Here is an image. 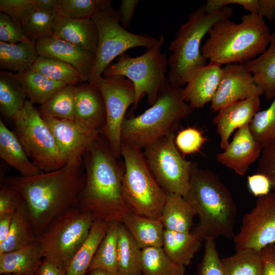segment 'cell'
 <instances>
[{
  "label": "cell",
  "instance_id": "obj_1",
  "mask_svg": "<svg viewBox=\"0 0 275 275\" xmlns=\"http://www.w3.org/2000/svg\"><path fill=\"white\" fill-rule=\"evenodd\" d=\"M85 179L80 157L54 171L29 177L9 176L4 184L21 196L38 237L55 218L77 206Z\"/></svg>",
  "mask_w": 275,
  "mask_h": 275
},
{
  "label": "cell",
  "instance_id": "obj_2",
  "mask_svg": "<svg viewBox=\"0 0 275 275\" xmlns=\"http://www.w3.org/2000/svg\"><path fill=\"white\" fill-rule=\"evenodd\" d=\"M82 158L86 179L77 207L95 220L122 223L124 216L132 212L122 193L124 162L114 155L100 134Z\"/></svg>",
  "mask_w": 275,
  "mask_h": 275
},
{
  "label": "cell",
  "instance_id": "obj_3",
  "mask_svg": "<svg viewBox=\"0 0 275 275\" xmlns=\"http://www.w3.org/2000/svg\"><path fill=\"white\" fill-rule=\"evenodd\" d=\"M184 198L199 218L191 232L202 241L234 237L237 206L228 188L213 171L193 162L189 188Z\"/></svg>",
  "mask_w": 275,
  "mask_h": 275
},
{
  "label": "cell",
  "instance_id": "obj_4",
  "mask_svg": "<svg viewBox=\"0 0 275 275\" xmlns=\"http://www.w3.org/2000/svg\"><path fill=\"white\" fill-rule=\"evenodd\" d=\"M209 37L201 46L202 55L222 66L241 64L262 53L271 37L269 29L261 16L243 15L240 23L222 19L210 29Z\"/></svg>",
  "mask_w": 275,
  "mask_h": 275
},
{
  "label": "cell",
  "instance_id": "obj_5",
  "mask_svg": "<svg viewBox=\"0 0 275 275\" xmlns=\"http://www.w3.org/2000/svg\"><path fill=\"white\" fill-rule=\"evenodd\" d=\"M182 90L168 80L154 104L140 115L125 118L121 128V143L143 150L174 133L180 122L192 112L193 108L183 99Z\"/></svg>",
  "mask_w": 275,
  "mask_h": 275
},
{
  "label": "cell",
  "instance_id": "obj_6",
  "mask_svg": "<svg viewBox=\"0 0 275 275\" xmlns=\"http://www.w3.org/2000/svg\"><path fill=\"white\" fill-rule=\"evenodd\" d=\"M232 14L229 6L207 13L205 4L189 14L169 46L172 53L168 58L167 79L171 84L182 87L196 70L207 65V60L201 53L202 39L215 23L230 19Z\"/></svg>",
  "mask_w": 275,
  "mask_h": 275
},
{
  "label": "cell",
  "instance_id": "obj_7",
  "mask_svg": "<svg viewBox=\"0 0 275 275\" xmlns=\"http://www.w3.org/2000/svg\"><path fill=\"white\" fill-rule=\"evenodd\" d=\"M164 42V36L161 34L156 44L147 49L144 53L131 57L124 53L103 71V76H122L132 82L135 91L132 112L137 108L145 95L147 97L148 104L152 105L166 87L168 58L161 52Z\"/></svg>",
  "mask_w": 275,
  "mask_h": 275
},
{
  "label": "cell",
  "instance_id": "obj_8",
  "mask_svg": "<svg viewBox=\"0 0 275 275\" xmlns=\"http://www.w3.org/2000/svg\"><path fill=\"white\" fill-rule=\"evenodd\" d=\"M121 156L124 164L122 193L126 203L135 214L159 219L167 193L151 173L143 150L122 143Z\"/></svg>",
  "mask_w": 275,
  "mask_h": 275
},
{
  "label": "cell",
  "instance_id": "obj_9",
  "mask_svg": "<svg viewBox=\"0 0 275 275\" xmlns=\"http://www.w3.org/2000/svg\"><path fill=\"white\" fill-rule=\"evenodd\" d=\"M94 220L77 206L55 218L37 237L43 259L66 270Z\"/></svg>",
  "mask_w": 275,
  "mask_h": 275
},
{
  "label": "cell",
  "instance_id": "obj_10",
  "mask_svg": "<svg viewBox=\"0 0 275 275\" xmlns=\"http://www.w3.org/2000/svg\"><path fill=\"white\" fill-rule=\"evenodd\" d=\"M12 121L28 155L41 172L58 170L67 164L50 129L32 102L27 99Z\"/></svg>",
  "mask_w": 275,
  "mask_h": 275
},
{
  "label": "cell",
  "instance_id": "obj_11",
  "mask_svg": "<svg viewBox=\"0 0 275 275\" xmlns=\"http://www.w3.org/2000/svg\"><path fill=\"white\" fill-rule=\"evenodd\" d=\"M98 33V43L89 82H93L116 57L130 48L152 47L158 38L145 33L134 34L120 24L118 12L112 6L99 9L92 17Z\"/></svg>",
  "mask_w": 275,
  "mask_h": 275
},
{
  "label": "cell",
  "instance_id": "obj_12",
  "mask_svg": "<svg viewBox=\"0 0 275 275\" xmlns=\"http://www.w3.org/2000/svg\"><path fill=\"white\" fill-rule=\"evenodd\" d=\"M175 135H166L143 152L155 179L166 193L184 197L189 185L193 162L185 159L175 143Z\"/></svg>",
  "mask_w": 275,
  "mask_h": 275
},
{
  "label": "cell",
  "instance_id": "obj_13",
  "mask_svg": "<svg viewBox=\"0 0 275 275\" xmlns=\"http://www.w3.org/2000/svg\"><path fill=\"white\" fill-rule=\"evenodd\" d=\"M92 83L101 92L105 105L106 121L100 134L106 140L114 155L120 158L121 128L126 111L134 102L133 85L124 76L103 75Z\"/></svg>",
  "mask_w": 275,
  "mask_h": 275
},
{
  "label": "cell",
  "instance_id": "obj_14",
  "mask_svg": "<svg viewBox=\"0 0 275 275\" xmlns=\"http://www.w3.org/2000/svg\"><path fill=\"white\" fill-rule=\"evenodd\" d=\"M233 238L235 251L252 249L260 252L275 244V192L258 198L254 207L243 215Z\"/></svg>",
  "mask_w": 275,
  "mask_h": 275
},
{
  "label": "cell",
  "instance_id": "obj_15",
  "mask_svg": "<svg viewBox=\"0 0 275 275\" xmlns=\"http://www.w3.org/2000/svg\"><path fill=\"white\" fill-rule=\"evenodd\" d=\"M263 95L252 74L242 64H230L222 67L218 89L211 102L210 109L218 112L234 102Z\"/></svg>",
  "mask_w": 275,
  "mask_h": 275
},
{
  "label": "cell",
  "instance_id": "obj_16",
  "mask_svg": "<svg viewBox=\"0 0 275 275\" xmlns=\"http://www.w3.org/2000/svg\"><path fill=\"white\" fill-rule=\"evenodd\" d=\"M67 162L82 157L89 146L100 133L87 128L74 120L42 116Z\"/></svg>",
  "mask_w": 275,
  "mask_h": 275
},
{
  "label": "cell",
  "instance_id": "obj_17",
  "mask_svg": "<svg viewBox=\"0 0 275 275\" xmlns=\"http://www.w3.org/2000/svg\"><path fill=\"white\" fill-rule=\"evenodd\" d=\"M262 149L248 124L237 130L226 148L216 155V160L236 174L244 176L250 165L260 158Z\"/></svg>",
  "mask_w": 275,
  "mask_h": 275
},
{
  "label": "cell",
  "instance_id": "obj_18",
  "mask_svg": "<svg viewBox=\"0 0 275 275\" xmlns=\"http://www.w3.org/2000/svg\"><path fill=\"white\" fill-rule=\"evenodd\" d=\"M36 46L39 56L54 58L70 64L80 72L82 82L89 81L94 53L56 35L37 40Z\"/></svg>",
  "mask_w": 275,
  "mask_h": 275
},
{
  "label": "cell",
  "instance_id": "obj_19",
  "mask_svg": "<svg viewBox=\"0 0 275 275\" xmlns=\"http://www.w3.org/2000/svg\"><path fill=\"white\" fill-rule=\"evenodd\" d=\"M260 106V96H254L229 104L217 112L212 122L216 126L222 149L226 148L235 129L250 124Z\"/></svg>",
  "mask_w": 275,
  "mask_h": 275
},
{
  "label": "cell",
  "instance_id": "obj_20",
  "mask_svg": "<svg viewBox=\"0 0 275 275\" xmlns=\"http://www.w3.org/2000/svg\"><path fill=\"white\" fill-rule=\"evenodd\" d=\"M74 120L99 133L106 121L104 100L98 87L85 82L75 85Z\"/></svg>",
  "mask_w": 275,
  "mask_h": 275
},
{
  "label": "cell",
  "instance_id": "obj_21",
  "mask_svg": "<svg viewBox=\"0 0 275 275\" xmlns=\"http://www.w3.org/2000/svg\"><path fill=\"white\" fill-rule=\"evenodd\" d=\"M222 75V67L217 63L209 62L196 70L183 88L182 95L185 102L193 108H203L211 102L219 85Z\"/></svg>",
  "mask_w": 275,
  "mask_h": 275
},
{
  "label": "cell",
  "instance_id": "obj_22",
  "mask_svg": "<svg viewBox=\"0 0 275 275\" xmlns=\"http://www.w3.org/2000/svg\"><path fill=\"white\" fill-rule=\"evenodd\" d=\"M54 35L95 54L98 43L97 26L92 19H69L57 17Z\"/></svg>",
  "mask_w": 275,
  "mask_h": 275
},
{
  "label": "cell",
  "instance_id": "obj_23",
  "mask_svg": "<svg viewBox=\"0 0 275 275\" xmlns=\"http://www.w3.org/2000/svg\"><path fill=\"white\" fill-rule=\"evenodd\" d=\"M0 157L17 170L20 176L29 177L42 172L29 158L17 135L0 120Z\"/></svg>",
  "mask_w": 275,
  "mask_h": 275
},
{
  "label": "cell",
  "instance_id": "obj_24",
  "mask_svg": "<svg viewBox=\"0 0 275 275\" xmlns=\"http://www.w3.org/2000/svg\"><path fill=\"white\" fill-rule=\"evenodd\" d=\"M241 64L252 74L254 81L265 97L272 99L275 93V32L262 53Z\"/></svg>",
  "mask_w": 275,
  "mask_h": 275
},
{
  "label": "cell",
  "instance_id": "obj_25",
  "mask_svg": "<svg viewBox=\"0 0 275 275\" xmlns=\"http://www.w3.org/2000/svg\"><path fill=\"white\" fill-rule=\"evenodd\" d=\"M43 258L37 242L0 254V273L36 274Z\"/></svg>",
  "mask_w": 275,
  "mask_h": 275
},
{
  "label": "cell",
  "instance_id": "obj_26",
  "mask_svg": "<svg viewBox=\"0 0 275 275\" xmlns=\"http://www.w3.org/2000/svg\"><path fill=\"white\" fill-rule=\"evenodd\" d=\"M122 223L142 250L162 247L164 228L160 219L130 212L124 216Z\"/></svg>",
  "mask_w": 275,
  "mask_h": 275
},
{
  "label": "cell",
  "instance_id": "obj_27",
  "mask_svg": "<svg viewBox=\"0 0 275 275\" xmlns=\"http://www.w3.org/2000/svg\"><path fill=\"white\" fill-rule=\"evenodd\" d=\"M203 241L190 232L164 229L162 248L167 255L178 265H188Z\"/></svg>",
  "mask_w": 275,
  "mask_h": 275
},
{
  "label": "cell",
  "instance_id": "obj_28",
  "mask_svg": "<svg viewBox=\"0 0 275 275\" xmlns=\"http://www.w3.org/2000/svg\"><path fill=\"white\" fill-rule=\"evenodd\" d=\"M196 214L184 198L167 193L166 202L160 217L164 229L181 232H190Z\"/></svg>",
  "mask_w": 275,
  "mask_h": 275
},
{
  "label": "cell",
  "instance_id": "obj_29",
  "mask_svg": "<svg viewBox=\"0 0 275 275\" xmlns=\"http://www.w3.org/2000/svg\"><path fill=\"white\" fill-rule=\"evenodd\" d=\"M109 223L94 220L90 232L66 269V275H86Z\"/></svg>",
  "mask_w": 275,
  "mask_h": 275
},
{
  "label": "cell",
  "instance_id": "obj_30",
  "mask_svg": "<svg viewBox=\"0 0 275 275\" xmlns=\"http://www.w3.org/2000/svg\"><path fill=\"white\" fill-rule=\"evenodd\" d=\"M38 56L35 41L29 40L15 44L0 41L2 70L22 72L30 68Z\"/></svg>",
  "mask_w": 275,
  "mask_h": 275
},
{
  "label": "cell",
  "instance_id": "obj_31",
  "mask_svg": "<svg viewBox=\"0 0 275 275\" xmlns=\"http://www.w3.org/2000/svg\"><path fill=\"white\" fill-rule=\"evenodd\" d=\"M28 99L41 105L67 85L54 81L32 68L14 74Z\"/></svg>",
  "mask_w": 275,
  "mask_h": 275
},
{
  "label": "cell",
  "instance_id": "obj_32",
  "mask_svg": "<svg viewBox=\"0 0 275 275\" xmlns=\"http://www.w3.org/2000/svg\"><path fill=\"white\" fill-rule=\"evenodd\" d=\"M37 240V236L23 201L13 215L8 235L0 243V254L19 249Z\"/></svg>",
  "mask_w": 275,
  "mask_h": 275
},
{
  "label": "cell",
  "instance_id": "obj_33",
  "mask_svg": "<svg viewBox=\"0 0 275 275\" xmlns=\"http://www.w3.org/2000/svg\"><path fill=\"white\" fill-rule=\"evenodd\" d=\"M26 94L14 74L0 72V110L7 119L13 120L23 108Z\"/></svg>",
  "mask_w": 275,
  "mask_h": 275
},
{
  "label": "cell",
  "instance_id": "obj_34",
  "mask_svg": "<svg viewBox=\"0 0 275 275\" xmlns=\"http://www.w3.org/2000/svg\"><path fill=\"white\" fill-rule=\"evenodd\" d=\"M142 250L120 223L118 238V272L124 275H142Z\"/></svg>",
  "mask_w": 275,
  "mask_h": 275
},
{
  "label": "cell",
  "instance_id": "obj_35",
  "mask_svg": "<svg viewBox=\"0 0 275 275\" xmlns=\"http://www.w3.org/2000/svg\"><path fill=\"white\" fill-rule=\"evenodd\" d=\"M120 222L109 223L91 263L88 273L95 270L118 272V238Z\"/></svg>",
  "mask_w": 275,
  "mask_h": 275
},
{
  "label": "cell",
  "instance_id": "obj_36",
  "mask_svg": "<svg viewBox=\"0 0 275 275\" xmlns=\"http://www.w3.org/2000/svg\"><path fill=\"white\" fill-rule=\"evenodd\" d=\"M31 68L67 85L82 82V76L75 68L54 58L39 56Z\"/></svg>",
  "mask_w": 275,
  "mask_h": 275
},
{
  "label": "cell",
  "instance_id": "obj_37",
  "mask_svg": "<svg viewBox=\"0 0 275 275\" xmlns=\"http://www.w3.org/2000/svg\"><path fill=\"white\" fill-rule=\"evenodd\" d=\"M142 275H185V267L178 265L165 253L162 247L142 250Z\"/></svg>",
  "mask_w": 275,
  "mask_h": 275
},
{
  "label": "cell",
  "instance_id": "obj_38",
  "mask_svg": "<svg viewBox=\"0 0 275 275\" xmlns=\"http://www.w3.org/2000/svg\"><path fill=\"white\" fill-rule=\"evenodd\" d=\"M225 275H261L262 262L260 252L252 249L235 251L221 258Z\"/></svg>",
  "mask_w": 275,
  "mask_h": 275
},
{
  "label": "cell",
  "instance_id": "obj_39",
  "mask_svg": "<svg viewBox=\"0 0 275 275\" xmlns=\"http://www.w3.org/2000/svg\"><path fill=\"white\" fill-rule=\"evenodd\" d=\"M75 85L65 86L40 105L41 115L59 119L74 120Z\"/></svg>",
  "mask_w": 275,
  "mask_h": 275
},
{
  "label": "cell",
  "instance_id": "obj_40",
  "mask_svg": "<svg viewBox=\"0 0 275 275\" xmlns=\"http://www.w3.org/2000/svg\"><path fill=\"white\" fill-rule=\"evenodd\" d=\"M111 0H56L57 17L69 19L91 18L100 9L112 5Z\"/></svg>",
  "mask_w": 275,
  "mask_h": 275
},
{
  "label": "cell",
  "instance_id": "obj_41",
  "mask_svg": "<svg viewBox=\"0 0 275 275\" xmlns=\"http://www.w3.org/2000/svg\"><path fill=\"white\" fill-rule=\"evenodd\" d=\"M249 127L263 148L275 142V93L270 105L256 114Z\"/></svg>",
  "mask_w": 275,
  "mask_h": 275
},
{
  "label": "cell",
  "instance_id": "obj_42",
  "mask_svg": "<svg viewBox=\"0 0 275 275\" xmlns=\"http://www.w3.org/2000/svg\"><path fill=\"white\" fill-rule=\"evenodd\" d=\"M56 17L53 12H45L36 9L22 26L26 38L36 42L38 40L54 36Z\"/></svg>",
  "mask_w": 275,
  "mask_h": 275
},
{
  "label": "cell",
  "instance_id": "obj_43",
  "mask_svg": "<svg viewBox=\"0 0 275 275\" xmlns=\"http://www.w3.org/2000/svg\"><path fill=\"white\" fill-rule=\"evenodd\" d=\"M204 251L198 268V275H225L215 239L205 241Z\"/></svg>",
  "mask_w": 275,
  "mask_h": 275
},
{
  "label": "cell",
  "instance_id": "obj_44",
  "mask_svg": "<svg viewBox=\"0 0 275 275\" xmlns=\"http://www.w3.org/2000/svg\"><path fill=\"white\" fill-rule=\"evenodd\" d=\"M206 141L203 133L195 127H187L180 130L175 138V145L183 154H194L201 149Z\"/></svg>",
  "mask_w": 275,
  "mask_h": 275
},
{
  "label": "cell",
  "instance_id": "obj_45",
  "mask_svg": "<svg viewBox=\"0 0 275 275\" xmlns=\"http://www.w3.org/2000/svg\"><path fill=\"white\" fill-rule=\"evenodd\" d=\"M36 0H1L0 11L12 18L22 27L36 9Z\"/></svg>",
  "mask_w": 275,
  "mask_h": 275
},
{
  "label": "cell",
  "instance_id": "obj_46",
  "mask_svg": "<svg viewBox=\"0 0 275 275\" xmlns=\"http://www.w3.org/2000/svg\"><path fill=\"white\" fill-rule=\"evenodd\" d=\"M0 40L9 43H18L29 39L23 28L8 15L0 13Z\"/></svg>",
  "mask_w": 275,
  "mask_h": 275
},
{
  "label": "cell",
  "instance_id": "obj_47",
  "mask_svg": "<svg viewBox=\"0 0 275 275\" xmlns=\"http://www.w3.org/2000/svg\"><path fill=\"white\" fill-rule=\"evenodd\" d=\"M256 173L265 176L275 192V142L263 148Z\"/></svg>",
  "mask_w": 275,
  "mask_h": 275
},
{
  "label": "cell",
  "instance_id": "obj_48",
  "mask_svg": "<svg viewBox=\"0 0 275 275\" xmlns=\"http://www.w3.org/2000/svg\"><path fill=\"white\" fill-rule=\"evenodd\" d=\"M23 200L15 189L3 184L0 189V216L14 214L20 208Z\"/></svg>",
  "mask_w": 275,
  "mask_h": 275
},
{
  "label": "cell",
  "instance_id": "obj_49",
  "mask_svg": "<svg viewBox=\"0 0 275 275\" xmlns=\"http://www.w3.org/2000/svg\"><path fill=\"white\" fill-rule=\"evenodd\" d=\"M248 186L252 195L258 198L269 194L271 189L268 179L257 173L248 177Z\"/></svg>",
  "mask_w": 275,
  "mask_h": 275
},
{
  "label": "cell",
  "instance_id": "obj_50",
  "mask_svg": "<svg viewBox=\"0 0 275 275\" xmlns=\"http://www.w3.org/2000/svg\"><path fill=\"white\" fill-rule=\"evenodd\" d=\"M140 1L122 0L118 10L121 25L125 29L130 26L135 10Z\"/></svg>",
  "mask_w": 275,
  "mask_h": 275
},
{
  "label": "cell",
  "instance_id": "obj_51",
  "mask_svg": "<svg viewBox=\"0 0 275 275\" xmlns=\"http://www.w3.org/2000/svg\"><path fill=\"white\" fill-rule=\"evenodd\" d=\"M260 254L262 262L261 275H275V244L264 248Z\"/></svg>",
  "mask_w": 275,
  "mask_h": 275
},
{
  "label": "cell",
  "instance_id": "obj_52",
  "mask_svg": "<svg viewBox=\"0 0 275 275\" xmlns=\"http://www.w3.org/2000/svg\"><path fill=\"white\" fill-rule=\"evenodd\" d=\"M36 275H66V270L44 259Z\"/></svg>",
  "mask_w": 275,
  "mask_h": 275
},
{
  "label": "cell",
  "instance_id": "obj_53",
  "mask_svg": "<svg viewBox=\"0 0 275 275\" xmlns=\"http://www.w3.org/2000/svg\"><path fill=\"white\" fill-rule=\"evenodd\" d=\"M14 214L0 216V243L3 242L9 233Z\"/></svg>",
  "mask_w": 275,
  "mask_h": 275
},
{
  "label": "cell",
  "instance_id": "obj_54",
  "mask_svg": "<svg viewBox=\"0 0 275 275\" xmlns=\"http://www.w3.org/2000/svg\"><path fill=\"white\" fill-rule=\"evenodd\" d=\"M260 16L270 21L275 18V0H262Z\"/></svg>",
  "mask_w": 275,
  "mask_h": 275
},
{
  "label": "cell",
  "instance_id": "obj_55",
  "mask_svg": "<svg viewBox=\"0 0 275 275\" xmlns=\"http://www.w3.org/2000/svg\"><path fill=\"white\" fill-rule=\"evenodd\" d=\"M56 0H36V9L45 12H54Z\"/></svg>",
  "mask_w": 275,
  "mask_h": 275
},
{
  "label": "cell",
  "instance_id": "obj_56",
  "mask_svg": "<svg viewBox=\"0 0 275 275\" xmlns=\"http://www.w3.org/2000/svg\"><path fill=\"white\" fill-rule=\"evenodd\" d=\"M89 273V275H124L119 272H111L103 270H95Z\"/></svg>",
  "mask_w": 275,
  "mask_h": 275
},
{
  "label": "cell",
  "instance_id": "obj_57",
  "mask_svg": "<svg viewBox=\"0 0 275 275\" xmlns=\"http://www.w3.org/2000/svg\"><path fill=\"white\" fill-rule=\"evenodd\" d=\"M4 275H36V274H27L11 273V274H4Z\"/></svg>",
  "mask_w": 275,
  "mask_h": 275
}]
</instances>
